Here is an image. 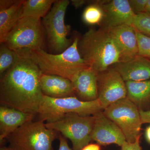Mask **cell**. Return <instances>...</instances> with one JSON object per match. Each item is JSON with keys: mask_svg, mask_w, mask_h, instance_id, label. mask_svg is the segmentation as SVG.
<instances>
[{"mask_svg": "<svg viewBox=\"0 0 150 150\" xmlns=\"http://www.w3.org/2000/svg\"><path fill=\"white\" fill-rule=\"evenodd\" d=\"M14 51L15 63L1 76L0 103L35 115L43 99L40 82L42 73L31 58L29 49Z\"/></svg>", "mask_w": 150, "mask_h": 150, "instance_id": "obj_1", "label": "cell"}, {"mask_svg": "<svg viewBox=\"0 0 150 150\" xmlns=\"http://www.w3.org/2000/svg\"><path fill=\"white\" fill-rule=\"evenodd\" d=\"M78 49L88 65L97 73L120 63V54L109 28H91L79 38Z\"/></svg>", "mask_w": 150, "mask_h": 150, "instance_id": "obj_2", "label": "cell"}, {"mask_svg": "<svg viewBox=\"0 0 150 150\" xmlns=\"http://www.w3.org/2000/svg\"><path fill=\"white\" fill-rule=\"evenodd\" d=\"M79 40V37H75L71 45L61 54H52L39 49L29 50L30 54L42 74L57 75L71 81L81 70L90 67L78 50Z\"/></svg>", "mask_w": 150, "mask_h": 150, "instance_id": "obj_3", "label": "cell"}, {"mask_svg": "<svg viewBox=\"0 0 150 150\" xmlns=\"http://www.w3.org/2000/svg\"><path fill=\"white\" fill-rule=\"evenodd\" d=\"M103 110L98 99L84 101L76 96L56 98L43 95L37 114L39 120L49 123L56 122L70 113L90 116Z\"/></svg>", "mask_w": 150, "mask_h": 150, "instance_id": "obj_4", "label": "cell"}, {"mask_svg": "<svg viewBox=\"0 0 150 150\" xmlns=\"http://www.w3.org/2000/svg\"><path fill=\"white\" fill-rule=\"evenodd\" d=\"M69 4L68 0H56L41 21L51 54L63 53L72 44L73 40L67 37L71 26L65 23V15Z\"/></svg>", "mask_w": 150, "mask_h": 150, "instance_id": "obj_5", "label": "cell"}, {"mask_svg": "<svg viewBox=\"0 0 150 150\" xmlns=\"http://www.w3.org/2000/svg\"><path fill=\"white\" fill-rule=\"evenodd\" d=\"M57 132L48 129L42 120L30 121L14 131L6 138L13 150H53Z\"/></svg>", "mask_w": 150, "mask_h": 150, "instance_id": "obj_6", "label": "cell"}, {"mask_svg": "<svg viewBox=\"0 0 150 150\" xmlns=\"http://www.w3.org/2000/svg\"><path fill=\"white\" fill-rule=\"evenodd\" d=\"M46 38L41 19L23 17L9 33L4 43L13 51L41 49L46 51Z\"/></svg>", "mask_w": 150, "mask_h": 150, "instance_id": "obj_7", "label": "cell"}, {"mask_svg": "<svg viewBox=\"0 0 150 150\" xmlns=\"http://www.w3.org/2000/svg\"><path fill=\"white\" fill-rule=\"evenodd\" d=\"M95 117L70 113L52 123H46L48 129L60 132L71 142L73 150H81L92 141Z\"/></svg>", "mask_w": 150, "mask_h": 150, "instance_id": "obj_8", "label": "cell"}, {"mask_svg": "<svg viewBox=\"0 0 150 150\" xmlns=\"http://www.w3.org/2000/svg\"><path fill=\"white\" fill-rule=\"evenodd\" d=\"M103 112L121 129L126 142L134 143L140 139L142 123L139 109L127 98L110 105Z\"/></svg>", "mask_w": 150, "mask_h": 150, "instance_id": "obj_9", "label": "cell"}, {"mask_svg": "<svg viewBox=\"0 0 150 150\" xmlns=\"http://www.w3.org/2000/svg\"><path fill=\"white\" fill-rule=\"evenodd\" d=\"M98 99L103 110L118 100L126 98V82L115 70L109 69L98 75Z\"/></svg>", "mask_w": 150, "mask_h": 150, "instance_id": "obj_10", "label": "cell"}, {"mask_svg": "<svg viewBox=\"0 0 150 150\" xmlns=\"http://www.w3.org/2000/svg\"><path fill=\"white\" fill-rule=\"evenodd\" d=\"M95 123L91 139L99 145L114 144L122 146L126 142L123 132L112 121L103 114V111L94 115Z\"/></svg>", "mask_w": 150, "mask_h": 150, "instance_id": "obj_11", "label": "cell"}, {"mask_svg": "<svg viewBox=\"0 0 150 150\" xmlns=\"http://www.w3.org/2000/svg\"><path fill=\"white\" fill-rule=\"evenodd\" d=\"M108 28L119 51L120 62L131 61L139 55L137 31L132 25L124 24Z\"/></svg>", "mask_w": 150, "mask_h": 150, "instance_id": "obj_12", "label": "cell"}, {"mask_svg": "<svg viewBox=\"0 0 150 150\" xmlns=\"http://www.w3.org/2000/svg\"><path fill=\"white\" fill-rule=\"evenodd\" d=\"M104 13V27L111 28L122 25H130L136 14L128 0H112L99 2Z\"/></svg>", "mask_w": 150, "mask_h": 150, "instance_id": "obj_13", "label": "cell"}, {"mask_svg": "<svg viewBox=\"0 0 150 150\" xmlns=\"http://www.w3.org/2000/svg\"><path fill=\"white\" fill-rule=\"evenodd\" d=\"M98 73L90 67L81 70L71 81L75 96L84 101L98 99Z\"/></svg>", "mask_w": 150, "mask_h": 150, "instance_id": "obj_14", "label": "cell"}, {"mask_svg": "<svg viewBox=\"0 0 150 150\" xmlns=\"http://www.w3.org/2000/svg\"><path fill=\"white\" fill-rule=\"evenodd\" d=\"M112 69L121 75L125 82L150 80V60L140 55L131 61L113 65Z\"/></svg>", "mask_w": 150, "mask_h": 150, "instance_id": "obj_15", "label": "cell"}, {"mask_svg": "<svg viewBox=\"0 0 150 150\" xmlns=\"http://www.w3.org/2000/svg\"><path fill=\"white\" fill-rule=\"evenodd\" d=\"M34 114L22 112L15 108L0 106V142L25 123L32 121Z\"/></svg>", "mask_w": 150, "mask_h": 150, "instance_id": "obj_16", "label": "cell"}, {"mask_svg": "<svg viewBox=\"0 0 150 150\" xmlns=\"http://www.w3.org/2000/svg\"><path fill=\"white\" fill-rule=\"evenodd\" d=\"M40 82L41 91L45 96L56 98L76 96L72 83L67 78L42 74Z\"/></svg>", "mask_w": 150, "mask_h": 150, "instance_id": "obj_17", "label": "cell"}, {"mask_svg": "<svg viewBox=\"0 0 150 150\" xmlns=\"http://www.w3.org/2000/svg\"><path fill=\"white\" fill-rule=\"evenodd\" d=\"M24 0H16L7 8L0 9V43H4L7 35L21 18Z\"/></svg>", "mask_w": 150, "mask_h": 150, "instance_id": "obj_18", "label": "cell"}, {"mask_svg": "<svg viewBox=\"0 0 150 150\" xmlns=\"http://www.w3.org/2000/svg\"><path fill=\"white\" fill-rule=\"evenodd\" d=\"M127 98L139 110L150 102V80L142 81L125 82Z\"/></svg>", "mask_w": 150, "mask_h": 150, "instance_id": "obj_19", "label": "cell"}, {"mask_svg": "<svg viewBox=\"0 0 150 150\" xmlns=\"http://www.w3.org/2000/svg\"><path fill=\"white\" fill-rule=\"evenodd\" d=\"M55 1L24 0L22 9L21 18L23 17L43 18L50 10Z\"/></svg>", "mask_w": 150, "mask_h": 150, "instance_id": "obj_20", "label": "cell"}, {"mask_svg": "<svg viewBox=\"0 0 150 150\" xmlns=\"http://www.w3.org/2000/svg\"><path fill=\"white\" fill-rule=\"evenodd\" d=\"M104 13L99 3L92 4L86 8L82 14V20L89 25L99 24L103 21Z\"/></svg>", "mask_w": 150, "mask_h": 150, "instance_id": "obj_21", "label": "cell"}, {"mask_svg": "<svg viewBox=\"0 0 150 150\" xmlns=\"http://www.w3.org/2000/svg\"><path fill=\"white\" fill-rule=\"evenodd\" d=\"M17 58L16 52L9 48L5 43L0 46V76L13 66Z\"/></svg>", "mask_w": 150, "mask_h": 150, "instance_id": "obj_22", "label": "cell"}, {"mask_svg": "<svg viewBox=\"0 0 150 150\" xmlns=\"http://www.w3.org/2000/svg\"><path fill=\"white\" fill-rule=\"evenodd\" d=\"M130 25L138 32L150 37V14L146 12L136 14Z\"/></svg>", "mask_w": 150, "mask_h": 150, "instance_id": "obj_23", "label": "cell"}, {"mask_svg": "<svg viewBox=\"0 0 150 150\" xmlns=\"http://www.w3.org/2000/svg\"><path fill=\"white\" fill-rule=\"evenodd\" d=\"M139 55L150 60V37L137 31Z\"/></svg>", "mask_w": 150, "mask_h": 150, "instance_id": "obj_24", "label": "cell"}, {"mask_svg": "<svg viewBox=\"0 0 150 150\" xmlns=\"http://www.w3.org/2000/svg\"><path fill=\"white\" fill-rule=\"evenodd\" d=\"M148 0H129V4L135 14L146 12Z\"/></svg>", "mask_w": 150, "mask_h": 150, "instance_id": "obj_25", "label": "cell"}, {"mask_svg": "<svg viewBox=\"0 0 150 150\" xmlns=\"http://www.w3.org/2000/svg\"><path fill=\"white\" fill-rule=\"evenodd\" d=\"M140 139L134 143H131L126 142L121 147L120 150H142L140 145Z\"/></svg>", "mask_w": 150, "mask_h": 150, "instance_id": "obj_26", "label": "cell"}, {"mask_svg": "<svg viewBox=\"0 0 150 150\" xmlns=\"http://www.w3.org/2000/svg\"><path fill=\"white\" fill-rule=\"evenodd\" d=\"M59 146L58 150H73L68 145L67 139L64 137L59 134Z\"/></svg>", "mask_w": 150, "mask_h": 150, "instance_id": "obj_27", "label": "cell"}, {"mask_svg": "<svg viewBox=\"0 0 150 150\" xmlns=\"http://www.w3.org/2000/svg\"><path fill=\"white\" fill-rule=\"evenodd\" d=\"M139 112L142 124L150 123V110H139Z\"/></svg>", "mask_w": 150, "mask_h": 150, "instance_id": "obj_28", "label": "cell"}, {"mask_svg": "<svg viewBox=\"0 0 150 150\" xmlns=\"http://www.w3.org/2000/svg\"><path fill=\"white\" fill-rule=\"evenodd\" d=\"M81 150H101L100 145L97 144H91L87 145Z\"/></svg>", "mask_w": 150, "mask_h": 150, "instance_id": "obj_29", "label": "cell"}, {"mask_svg": "<svg viewBox=\"0 0 150 150\" xmlns=\"http://www.w3.org/2000/svg\"><path fill=\"white\" fill-rule=\"evenodd\" d=\"M86 1L83 0H72L71 1V3L75 8H77L83 5L86 4Z\"/></svg>", "mask_w": 150, "mask_h": 150, "instance_id": "obj_30", "label": "cell"}, {"mask_svg": "<svg viewBox=\"0 0 150 150\" xmlns=\"http://www.w3.org/2000/svg\"><path fill=\"white\" fill-rule=\"evenodd\" d=\"M145 137L146 140L150 144V126H148L145 131Z\"/></svg>", "mask_w": 150, "mask_h": 150, "instance_id": "obj_31", "label": "cell"}, {"mask_svg": "<svg viewBox=\"0 0 150 150\" xmlns=\"http://www.w3.org/2000/svg\"><path fill=\"white\" fill-rule=\"evenodd\" d=\"M146 13L150 14V0H148L146 8Z\"/></svg>", "mask_w": 150, "mask_h": 150, "instance_id": "obj_32", "label": "cell"}, {"mask_svg": "<svg viewBox=\"0 0 150 150\" xmlns=\"http://www.w3.org/2000/svg\"><path fill=\"white\" fill-rule=\"evenodd\" d=\"M0 150H13L11 149V148L9 147H7L4 146H1V148H0Z\"/></svg>", "mask_w": 150, "mask_h": 150, "instance_id": "obj_33", "label": "cell"}]
</instances>
